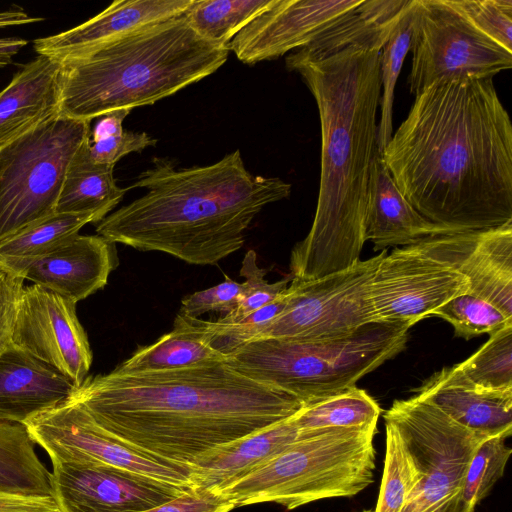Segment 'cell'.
I'll use <instances>...</instances> for the list:
<instances>
[{
	"label": "cell",
	"mask_w": 512,
	"mask_h": 512,
	"mask_svg": "<svg viewBox=\"0 0 512 512\" xmlns=\"http://www.w3.org/2000/svg\"><path fill=\"white\" fill-rule=\"evenodd\" d=\"M379 50L349 48L296 65L318 107L321 174L314 220L290 255V276L312 280L360 260L370 169L377 150Z\"/></svg>",
	"instance_id": "cell-3"
},
{
	"label": "cell",
	"mask_w": 512,
	"mask_h": 512,
	"mask_svg": "<svg viewBox=\"0 0 512 512\" xmlns=\"http://www.w3.org/2000/svg\"><path fill=\"white\" fill-rule=\"evenodd\" d=\"M362 0H275L229 43L245 64L279 58L310 43Z\"/></svg>",
	"instance_id": "cell-16"
},
{
	"label": "cell",
	"mask_w": 512,
	"mask_h": 512,
	"mask_svg": "<svg viewBox=\"0 0 512 512\" xmlns=\"http://www.w3.org/2000/svg\"><path fill=\"white\" fill-rule=\"evenodd\" d=\"M130 112V109H119L99 117L89 143V153L95 163L115 166L125 155L156 145L157 140L145 132L124 130L123 121Z\"/></svg>",
	"instance_id": "cell-37"
},
{
	"label": "cell",
	"mask_w": 512,
	"mask_h": 512,
	"mask_svg": "<svg viewBox=\"0 0 512 512\" xmlns=\"http://www.w3.org/2000/svg\"><path fill=\"white\" fill-rule=\"evenodd\" d=\"M505 435L484 438L468 463L462 486V501L468 512H474L494 484L503 476L511 448Z\"/></svg>",
	"instance_id": "cell-34"
},
{
	"label": "cell",
	"mask_w": 512,
	"mask_h": 512,
	"mask_svg": "<svg viewBox=\"0 0 512 512\" xmlns=\"http://www.w3.org/2000/svg\"><path fill=\"white\" fill-rule=\"evenodd\" d=\"M410 50L408 83L415 96L441 79H492L512 66V51L475 28L449 0H414Z\"/></svg>",
	"instance_id": "cell-11"
},
{
	"label": "cell",
	"mask_w": 512,
	"mask_h": 512,
	"mask_svg": "<svg viewBox=\"0 0 512 512\" xmlns=\"http://www.w3.org/2000/svg\"><path fill=\"white\" fill-rule=\"evenodd\" d=\"M241 291V283L225 276L223 282L185 296L179 313L194 318L211 311L227 314L236 308Z\"/></svg>",
	"instance_id": "cell-40"
},
{
	"label": "cell",
	"mask_w": 512,
	"mask_h": 512,
	"mask_svg": "<svg viewBox=\"0 0 512 512\" xmlns=\"http://www.w3.org/2000/svg\"><path fill=\"white\" fill-rule=\"evenodd\" d=\"M234 506L219 493L194 488L174 499L141 512H229Z\"/></svg>",
	"instance_id": "cell-42"
},
{
	"label": "cell",
	"mask_w": 512,
	"mask_h": 512,
	"mask_svg": "<svg viewBox=\"0 0 512 512\" xmlns=\"http://www.w3.org/2000/svg\"><path fill=\"white\" fill-rule=\"evenodd\" d=\"M229 52L199 36L183 15L145 26L61 63L59 116L91 121L154 104L214 73Z\"/></svg>",
	"instance_id": "cell-5"
},
{
	"label": "cell",
	"mask_w": 512,
	"mask_h": 512,
	"mask_svg": "<svg viewBox=\"0 0 512 512\" xmlns=\"http://www.w3.org/2000/svg\"><path fill=\"white\" fill-rule=\"evenodd\" d=\"M275 0H193L183 16L205 40L228 46L251 21Z\"/></svg>",
	"instance_id": "cell-31"
},
{
	"label": "cell",
	"mask_w": 512,
	"mask_h": 512,
	"mask_svg": "<svg viewBox=\"0 0 512 512\" xmlns=\"http://www.w3.org/2000/svg\"><path fill=\"white\" fill-rule=\"evenodd\" d=\"M52 466L54 498L62 512H141L192 490L106 464Z\"/></svg>",
	"instance_id": "cell-15"
},
{
	"label": "cell",
	"mask_w": 512,
	"mask_h": 512,
	"mask_svg": "<svg viewBox=\"0 0 512 512\" xmlns=\"http://www.w3.org/2000/svg\"><path fill=\"white\" fill-rule=\"evenodd\" d=\"M68 399L122 441L189 469L202 454L285 421L304 406L244 375L227 358L158 372L112 370L87 377Z\"/></svg>",
	"instance_id": "cell-2"
},
{
	"label": "cell",
	"mask_w": 512,
	"mask_h": 512,
	"mask_svg": "<svg viewBox=\"0 0 512 512\" xmlns=\"http://www.w3.org/2000/svg\"><path fill=\"white\" fill-rule=\"evenodd\" d=\"M193 0H116L86 22L33 42L38 55L60 63L80 58L96 48L145 26L183 15Z\"/></svg>",
	"instance_id": "cell-17"
},
{
	"label": "cell",
	"mask_w": 512,
	"mask_h": 512,
	"mask_svg": "<svg viewBox=\"0 0 512 512\" xmlns=\"http://www.w3.org/2000/svg\"><path fill=\"white\" fill-rule=\"evenodd\" d=\"M412 0H362L310 43L289 54L286 67L324 60L349 48L382 50Z\"/></svg>",
	"instance_id": "cell-23"
},
{
	"label": "cell",
	"mask_w": 512,
	"mask_h": 512,
	"mask_svg": "<svg viewBox=\"0 0 512 512\" xmlns=\"http://www.w3.org/2000/svg\"><path fill=\"white\" fill-rule=\"evenodd\" d=\"M413 4L414 0L397 22L380 52L379 72L383 89L379 103L381 117L377 125V149L380 154L392 136L394 90L404 59L410 50Z\"/></svg>",
	"instance_id": "cell-33"
},
{
	"label": "cell",
	"mask_w": 512,
	"mask_h": 512,
	"mask_svg": "<svg viewBox=\"0 0 512 512\" xmlns=\"http://www.w3.org/2000/svg\"><path fill=\"white\" fill-rule=\"evenodd\" d=\"M377 430L327 428L301 438L219 493L234 508L275 502L288 510L353 497L374 481Z\"/></svg>",
	"instance_id": "cell-7"
},
{
	"label": "cell",
	"mask_w": 512,
	"mask_h": 512,
	"mask_svg": "<svg viewBox=\"0 0 512 512\" xmlns=\"http://www.w3.org/2000/svg\"><path fill=\"white\" fill-rule=\"evenodd\" d=\"M127 188L146 193L97 223V235L195 265L216 264L241 249L256 215L291 194V185L278 177L252 175L239 150L181 169L154 158Z\"/></svg>",
	"instance_id": "cell-4"
},
{
	"label": "cell",
	"mask_w": 512,
	"mask_h": 512,
	"mask_svg": "<svg viewBox=\"0 0 512 512\" xmlns=\"http://www.w3.org/2000/svg\"><path fill=\"white\" fill-rule=\"evenodd\" d=\"M387 250L353 266L312 280L292 279L283 311L249 341L262 338L329 340L352 334L376 315L371 281Z\"/></svg>",
	"instance_id": "cell-12"
},
{
	"label": "cell",
	"mask_w": 512,
	"mask_h": 512,
	"mask_svg": "<svg viewBox=\"0 0 512 512\" xmlns=\"http://www.w3.org/2000/svg\"><path fill=\"white\" fill-rule=\"evenodd\" d=\"M468 233L429 237L387 252L371 281L376 320L413 326L467 293L468 279L458 266Z\"/></svg>",
	"instance_id": "cell-10"
},
{
	"label": "cell",
	"mask_w": 512,
	"mask_h": 512,
	"mask_svg": "<svg viewBox=\"0 0 512 512\" xmlns=\"http://www.w3.org/2000/svg\"><path fill=\"white\" fill-rule=\"evenodd\" d=\"M384 420L397 430L416 470V483L401 512H468L462 501L463 479L486 437L417 395L394 400Z\"/></svg>",
	"instance_id": "cell-8"
},
{
	"label": "cell",
	"mask_w": 512,
	"mask_h": 512,
	"mask_svg": "<svg viewBox=\"0 0 512 512\" xmlns=\"http://www.w3.org/2000/svg\"><path fill=\"white\" fill-rule=\"evenodd\" d=\"M12 345L52 366L79 387L88 377L92 351L76 303L39 285L24 286Z\"/></svg>",
	"instance_id": "cell-14"
},
{
	"label": "cell",
	"mask_w": 512,
	"mask_h": 512,
	"mask_svg": "<svg viewBox=\"0 0 512 512\" xmlns=\"http://www.w3.org/2000/svg\"><path fill=\"white\" fill-rule=\"evenodd\" d=\"M267 269L258 265L257 254L250 249L244 255L241 263L240 275L245 279L242 285L241 296L234 310L225 314L217 321L223 324L236 323L261 307L276 299L286 290L292 277H286L270 283L265 279Z\"/></svg>",
	"instance_id": "cell-38"
},
{
	"label": "cell",
	"mask_w": 512,
	"mask_h": 512,
	"mask_svg": "<svg viewBox=\"0 0 512 512\" xmlns=\"http://www.w3.org/2000/svg\"><path fill=\"white\" fill-rule=\"evenodd\" d=\"M118 264L115 243L78 233L33 263L24 279L77 303L102 289Z\"/></svg>",
	"instance_id": "cell-18"
},
{
	"label": "cell",
	"mask_w": 512,
	"mask_h": 512,
	"mask_svg": "<svg viewBox=\"0 0 512 512\" xmlns=\"http://www.w3.org/2000/svg\"><path fill=\"white\" fill-rule=\"evenodd\" d=\"M456 233L422 216L403 196L376 150L370 169L365 241L374 251L406 247L426 238Z\"/></svg>",
	"instance_id": "cell-22"
},
{
	"label": "cell",
	"mask_w": 512,
	"mask_h": 512,
	"mask_svg": "<svg viewBox=\"0 0 512 512\" xmlns=\"http://www.w3.org/2000/svg\"><path fill=\"white\" fill-rule=\"evenodd\" d=\"M0 492L54 498L52 474L23 424L0 421Z\"/></svg>",
	"instance_id": "cell-28"
},
{
	"label": "cell",
	"mask_w": 512,
	"mask_h": 512,
	"mask_svg": "<svg viewBox=\"0 0 512 512\" xmlns=\"http://www.w3.org/2000/svg\"><path fill=\"white\" fill-rule=\"evenodd\" d=\"M458 269L468 279L467 293L512 317V221L469 232Z\"/></svg>",
	"instance_id": "cell-25"
},
{
	"label": "cell",
	"mask_w": 512,
	"mask_h": 512,
	"mask_svg": "<svg viewBox=\"0 0 512 512\" xmlns=\"http://www.w3.org/2000/svg\"><path fill=\"white\" fill-rule=\"evenodd\" d=\"M456 365L480 390L512 392V325L490 335L475 353Z\"/></svg>",
	"instance_id": "cell-32"
},
{
	"label": "cell",
	"mask_w": 512,
	"mask_h": 512,
	"mask_svg": "<svg viewBox=\"0 0 512 512\" xmlns=\"http://www.w3.org/2000/svg\"><path fill=\"white\" fill-rule=\"evenodd\" d=\"M62 64L38 55L0 92V148L59 117Z\"/></svg>",
	"instance_id": "cell-20"
},
{
	"label": "cell",
	"mask_w": 512,
	"mask_h": 512,
	"mask_svg": "<svg viewBox=\"0 0 512 512\" xmlns=\"http://www.w3.org/2000/svg\"><path fill=\"white\" fill-rule=\"evenodd\" d=\"M24 278L0 264V354L11 345Z\"/></svg>",
	"instance_id": "cell-41"
},
{
	"label": "cell",
	"mask_w": 512,
	"mask_h": 512,
	"mask_svg": "<svg viewBox=\"0 0 512 512\" xmlns=\"http://www.w3.org/2000/svg\"><path fill=\"white\" fill-rule=\"evenodd\" d=\"M410 325L374 321L329 340L262 338L225 355L241 373L280 389L304 405L343 392L402 352Z\"/></svg>",
	"instance_id": "cell-6"
},
{
	"label": "cell",
	"mask_w": 512,
	"mask_h": 512,
	"mask_svg": "<svg viewBox=\"0 0 512 512\" xmlns=\"http://www.w3.org/2000/svg\"><path fill=\"white\" fill-rule=\"evenodd\" d=\"M431 316L440 317L450 323L455 336L465 340L483 334L492 335L512 325V317L492 303L469 293L452 298L433 311Z\"/></svg>",
	"instance_id": "cell-36"
},
{
	"label": "cell",
	"mask_w": 512,
	"mask_h": 512,
	"mask_svg": "<svg viewBox=\"0 0 512 512\" xmlns=\"http://www.w3.org/2000/svg\"><path fill=\"white\" fill-rule=\"evenodd\" d=\"M380 412L379 404L365 390L355 386L304 405L291 420L300 431L327 428L377 430Z\"/></svg>",
	"instance_id": "cell-30"
},
{
	"label": "cell",
	"mask_w": 512,
	"mask_h": 512,
	"mask_svg": "<svg viewBox=\"0 0 512 512\" xmlns=\"http://www.w3.org/2000/svg\"><path fill=\"white\" fill-rule=\"evenodd\" d=\"M75 389L58 370L13 345L0 354V421L24 424Z\"/></svg>",
	"instance_id": "cell-21"
},
{
	"label": "cell",
	"mask_w": 512,
	"mask_h": 512,
	"mask_svg": "<svg viewBox=\"0 0 512 512\" xmlns=\"http://www.w3.org/2000/svg\"><path fill=\"white\" fill-rule=\"evenodd\" d=\"M23 425L52 463L106 464L181 489L195 488L189 468L156 458L122 441L69 399Z\"/></svg>",
	"instance_id": "cell-13"
},
{
	"label": "cell",
	"mask_w": 512,
	"mask_h": 512,
	"mask_svg": "<svg viewBox=\"0 0 512 512\" xmlns=\"http://www.w3.org/2000/svg\"><path fill=\"white\" fill-rule=\"evenodd\" d=\"M301 438L291 418L218 446L190 466L195 488L218 492L265 464Z\"/></svg>",
	"instance_id": "cell-24"
},
{
	"label": "cell",
	"mask_w": 512,
	"mask_h": 512,
	"mask_svg": "<svg viewBox=\"0 0 512 512\" xmlns=\"http://www.w3.org/2000/svg\"><path fill=\"white\" fill-rule=\"evenodd\" d=\"M89 143L90 138L68 166L55 213H91L99 223L122 201L128 188L116 184L114 166L92 160Z\"/></svg>",
	"instance_id": "cell-27"
},
{
	"label": "cell",
	"mask_w": 512,
	"mask_h": 512,
	"mask_svg": "<svg viewBox=\"0 0 512 512\" xmlns=\"http://www.w3.org/2000/svg\"><path fill=\"white\" fill-rule=\"evenodd\" d=\"M90 121L59 116L0 148V241L55 213Z\"/></svg>",
	"instance_id": "cell-9"
},
{
	"label": "cell",
	"mask_w": 512,
	"mask_h": 512,
	"mask_svg": "<svg viewBox=\"0 0 512 512\" xmlns=\"http://www.w3.org/2000/svg\"><path fill=\"white\" fill-rule=\"evenodd\" d=\"M386 453L376 507L373 512H401L416 483V470L395 427L385 421Z\"/></svg>",
	"instance_id": "cell-35"
},
{
	"label": "cell",
	"mask_w": 512,
	"mask_h": 512,
	"mask_svg": "<svg viewBox=\"0 0 512 512\" xmlns=\"http://www.w3.org/2000/svg\"><path fill=\"white\" fill-rule=\"evenodd\" d=\"M407 201L456 233L512 221V124L492 79L438 80L381 153Z\"/></svg>",
	"instance_id": "cell-1"
},
{
	"label": "cell",
	"mask_w": 512,
	"mask_h": 512,
	"mask_svg": "<svg viewBox=\"0 0 512 512\" xmlns=\"http://www.w3.org/2000/svg\"><path fill=\"white\" fill-rule=\"evenodd\" d=\"M226 358L213 346L212 335L203 320L178 313L169 333L150 345L139 347L113 370L119 373L158 372Z\"/></svg>",
	"instance_id": "cell-26"
},
{
	"label": "cell",
	"mask_w": 512,
	"mask_h": 512,
	"mask_svg": "<svg viewBox=\"0 0 512 512\" xmlns=\"http://www.w3.org/2000/svg\"><path fill=\"white\" fill-rule=\"evenodd\" d=\"M361 512H373V510H363Z\"/></svg>",
	"instance_id": "cell-45"
},
{
	"label": "cell",
	"mask_w": 512,
	"mask_h": 512,
	"mask_svg": "<svg viewBox=\"0 0 512 512\" xmlns=\"http://www.w3.org/2000/svg\"><path fill=\"white\" fill-rule=\"evenodd\" d=\"M0 512H62L53 497H28L0 492Z\"/></svg>",
	"instance_id": "cell-44"
},
{
	"label": "cell",
	"mask_w": 512,
	"mask_h": 512,
	"mask_svg": "<svg viewBox=\"0 0 512 512\" xmlns=\"http://www.w3.org/2000/svg\"><path fill=\"white\" fill-rule=\"evenodd\" d=\"M475 28L512 51V0H449Z\"/></svg>",
	"instance_id": "cell-39"
},
{
	"label": "cell",
	"mask_w": 512,
	"mask_h": 512,
	"mask_svg": "<svg viewBox=\"0 0 512 512\" xmlns=\"http://www.w3.org/2000/svg\"><path fill=\"white\" fill-rule=\"evenodd\" d=\"M40 21H43V18L29 16L21 8H11L0 12V28L32 24ZM27 43L28 41L22 38H0V68L10 65L13 56L26 46Z\"/></svg>",
	"instance_id": "cell-43"
},
{
	"label": "cell",
	"mask_w": 512,
	"mask_h": 512,
	"mask_svg": "<svg viewBox=\"0 0 512 512\" xmlns=\"http://www.w3.org/2000/svg\"><path fill=\"white\" fill-rule=\"evenodd\" d=\"M88 223H98L91 213H54L41 219L0 241V264L24 278L33 263Z\"/></svg>",
	"instance_id": "cell-29"
},
{
	"label": "cell",
	"mask_w": 512,
	"mask_h": 512,
	"mask_svg": "<svg viewBox=\"0 0 512 512\" xmlns=\"http://www.w3.org/2000/svg\"><path fill=\"white\" fill-rule=\"evenodd\" d=\"M415 395L475 433L485 437L512 434V392L480 390L457 365L432 374Z\"/></svg>",
	"instance_id": "cell-19"
}]
</instances>
